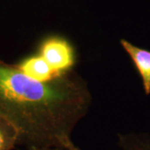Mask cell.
Listing matches in <instances>:
<instances>
[{"label": "cell", "mask_w": 150, "mask_h": 150, "mask_svg": "<svg viewBox=\"0 0 150 150\" xmlns=\"http://www.w3.org/2000/svg\"><path fill=\"white\" fill-rule=\"evenodd\" d=\"M86 81L70 70L41 82L0 60V116L18 134V145L64 150L75 126L91 106Z\"/></svg>", "instance_id": "obj_1"}, {"label": "cell", "mask_w": 150, "mask_h": 150, "mask_svg": "<svg viewBox=\"0 0 150 150\" xmlns=\"http://www.w3.org/2000/svg\"><path fill=\"white\" fill-rule=\"evenodd\" d=\"M39 55L58 74H63L74 64V52L69 41L64 38L52 35L41 43Z\"/></svg>", "instance_id": "obj_2"}, {"label": "cell", "mask_w": 150, "mask_h": 150, "mask_svg": "<svg viewBox=\"0 0 150 150\" xmlns=\"http://www.w3.org/2000/svg\"><path fill=\"white\" fill-rule=\"evenodd\" d=\"M120 43L139 71L145 93L149 95L150 94V51L139 48L126 39H121Z\"/></svg>", "instance_id": "obj_3"}, {"label": "cell", "mask_w": 150, "mask_h": 150, "mask_svg": "<svg viewBox=\"0 0 150 150\" xmlns=\"http://www.w3.org/2000/svg\"><path fill=\"white\" fill-rule=\"evenodd\" d=\"M17 66L28 77L41 82L50 81L62 75L55 73L39 54L23 59Z\"/></svg>", "instance_id": "obj_4"}, {"label": "cell", "mask_w": 150, "mask_h": 150, "mask_svg": "<svg viewBox=\"0 0 150 150\" xmlns=\"http://www.w3.org/2000/svg\"><path fill=\"white\" fill-rule=\"evenodd\" d=\"M18 145V134L12 123L0 116V150H11Z\"/></svg>", "instance_id": "obj_5"}, {"label": "cell", "mask_w": 150, "mask_h": 150, "mask_svg": "<svg viewBox=\"0 0 150 150\" xmlns=\"http://www.w3.org/2000/svg\"><path fill=\"white\" fill-rule=\"evenodd\" d=\"M118 144L123 150H150V138L144 134H118Z\"/></svg>", "instance_id": "obj_6"}, {"label": "cell", "mask_w": 150, "mask_h": 150, "mask_svg": "<svg viewBox=\"0 0 150 150\" xmlns=\"http://www.w3.org/2000/svg\"><path fill=\"white\" fill-rule=\"evenodd\" d=\"M64 150H82L73 143L72 139L68 140L64 144Z\"/></svg>", "instance_id": "obj_7"}, {"label": "cell", "mask_w": 150, "mask_h": 150, "mask_svg": "<svg viewBox=\"0 0 150 150\" xmlns=\"http://www.w3.org/2000/svg\"><path fill=\"white\" fill-rule=\"evenodd\" d=\"M28 150H63L56 149V148H35V149H29Z\"/></svg>", "instance_id": "obj_8"}]
</instances>
